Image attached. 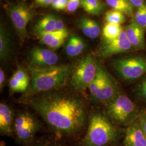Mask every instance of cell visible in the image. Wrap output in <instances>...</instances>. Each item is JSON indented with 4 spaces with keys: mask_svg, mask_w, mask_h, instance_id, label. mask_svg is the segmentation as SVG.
Segmentation results:
<instances>
[{
    "mask_svg": "<svg viewBox=\"0 0 146 146\" xmlns=\"http://www.w3.org/2000/svg\"><path fill=\"white\" fill-rule=\"evenodd\" d=\"M30 105L58 135H72L81 131L86 121L82 101L66 94L48 93L31 100Z\"/></svg>",
    "mask_w": 146,
    "mask_h": 146,
    "instance_id": "cell-1",
    "label": "cell"
},
{
    "mask_svg": "<svg viewBox=\"0 0 146 146\" xmlns=\"http://www.w3.org/2000/svg\"><path fill=\"white\" fill-rule=\"evenodd\" d=\"M67 65L54 66L47 67H36L29 66L31 84L28 94H37L58 88L64 85L70 73Z\"/></svg>",
    "mask_w": 146,
    "mask_h": 146,
    "instance_id": "cell-2",
    "label": "cell"
},
{
    "mask_svg": "<svg viewBox=\"0 0 146 146\" xmlns=\"http://www.w3.org/2000/svg\"><path fill=\"white\" fill-rule=\"evenodd\" d=\"M115 127L107 118L100 114L92 115L82 146H104L117 137Z\"/></svg>",
    "mask_w": 146,
    "mask_h": 146,
    "instance_id": "cell-3",
    "label": "cell"
},
{
    "mask_svg": "<svg viewBox=\"0 0 146 146\" xmlns=\"http://www.w3.org/2000/svg\"><path fill=\"white\" fill-rule=\"evenodd\" d=\"M98 70V63L91 55L81 60L73 73L71 84L77 90H84L88 87L95 78Z\"/></svg>",
    "mask_w": 146,
    "mask_h": 146,
    "instance_id": "cell-4",
    "label": "cell"
},
{
    "mask_svg": "<svg viewBox=\"0 0 146 146\" xmlns=\"http://www.w3.org/2000/svg\"><path fill=\"white\" fill-rule=\"evenodd\" d=\"M7 12L16 31L21 39L27 36V27L33 18L34 13L24 3L12 4L7 7Z\"/></svg>",
    "mask_w": 146,
    "mask_h": 146,
    "instance_id": "cell-5",
    "label": "cell"
},
{
    "mask_svg": "<svg viewBox=\"0 0 146 146\" xmlns=\"http://www.w3.org/2000/svg\"><path fill=\"white\" fill-rule=\"evenodd\" d=\"M40 128V124L34 116L27 112L20 114L16 119L14 131L18 141L27 143L32 141Z\"/></svg>",
    "mask_w": 146,
    "mask_h": 146,
    "instance_id": "cell-6",
    "label": "cell"
},
{
    "mask_svg": "<svg viewBox=\"0 0 146 146\" xmlns=\"http://www.w3.org/2000/svg\"><path fill=\"white\" fill-rule=\"evenodd\" d=\"M113 67L126 80H133L146 73V58L141 57L121 58L113 62Z\"/></svg>",
    "mask_w": 146,
    "mask_h": 146,
    "instance_id": "cell-7",
    "label": "cell"
},
{
    "mask_svg": "<svg viewBox=\"0 0 146 146\" xmlns=\"http://www.w3.org/2000/svg\"><path fill=\"white\" fill-rule=\"evenodd\" d=\"M135 110V106L131 100L125 95H118L110 101L108 106L109 115L117 122L124 123Z\"/></svg>",
    "mask_w": 146,
    "mask_h": 146,
    "instance_id": "cell-8",
    "label": "cell"
},
{
    "mask_svg": "<svg viewBox=\"0 0 146 146\" xmlns=\"http://www.w3.org/2000/svg\"><path fill=\"white\" fill-rule=\"evenodd\" d=\"M29 60L31 66L47 67L56 66L58 58L57 54L50 49L35 47L29 52Z\"/></svg>",
    "mask_w": 146,
    "mask_h": 146,
    "instance_id": "cell-9",
    "label": "cell"
},
{
    "mask_svg": "<svg viewBox=\"0 0 146 146\" xmlns=\"http://www.w3.org/2000/svg\"><path fill=\"white\" fill-rule=\"evenodd\" d=\"M133 47L123 30L117 38L110 41H105L100 54L102 57L107 58L114 54L131 50Z\"/></svg>",
    "mask_w": 146,
    "mask_h": 146,
    "instance_id": "cell-10",
    "label": "cell"
},
{
    "mask_svg": "<svg viewBox=\"0 0 146 146\" xmlns=\"http://www.w3.org/2000/svg\"><path fill=\"white\" fill-rule=\"evenodd\" d=\"M125 31L127 38L133 47L137 49H143L145 47L144 29L133 21L126 27Z\"/></svg>",
    "mask_w": 146,
    "mask_h": 146,
    "instance_id": "cell-11",
    "label": "cell"
},
{
    "mask_svg": "<svg viewBox=\"0 0 146 146\" xmlns=\"http://www.w3.org/2000/svg\"><path fill=\"white\" fill-rule=\"evenodd\" d=\"M125 146H146V136L141 125H131L125 131Z\"/></svg>",
    "mask_w": 146,
    "mask_h": 146,
    "instance_id": "cell-12",
    "label": "cell"
},
{
    "mask_svg": "<svg viewBox=\"0 0 146 146\" xmlns=\"http://www.w3.org/2000/svg\"><path fill=\"white\" fill-rule=\"evenodd\" d=\"M9 84L12 92H25L29 85V76L26 70L19 67L10 79Z\"/></svg>",
    "mask_w": 146,
    "mask_h": 146,
    "instance_id": "cell-13",
    "label": "cell"
},
{
    "mask_svg": "<svg viewBox=\"0 0 146 146\" xmlns=\"http://www.w3.org/2000/svg\"><path fill=\"white\" fill-rule=\"evenodd\" d=\"M116 93V86L110 75L107 73L103 84L94 99L100 102L110 101L117 96Z\"/></svg>",
    "mask_w": 146,
    "mask_h": 146,
    "instance_id": "cell-14",
    "label": "cell"
},
{
    "mask_svg": "<svg viewBox=\"0 0 146 146\" xmlns=\"http://www.w3.org/2000/svg\"><path fill=\"white\" fill-rule=\"evenodd\" d=\"M13 112L4 103L0 104V132L1 135L11 136L13 133Z\"/></svg>",
    "mask_w": 146,
    "mask_h": 146,
    "instance_id": "cell-15",
    "label": "cell"
},
{
    "mask_svg": "<svg viewBox=\"0 0 146 146\" xmlns=\"http://www.w3.org/2000/svg\"><path fill=\"white\" fill-rule=\"evenodd\" d=\"M78 27L84 35L90 38H97L100 34V28L95 21L89 18H82L78 21Z\"/></svg>",
    "mask_w": 146,
    "mask_h": 146,
    "instance_id": "cell-16",
    "label": "cell"
},
{
    "mask_svg": "<svg viewBox=\"0 0 146 146\" xmlns=\"http://www.w3.org/2000/svg\"><path fill=\"white\" fill-rule=\"evenodd\" d=\"M11 40L5 28L1 25L0 28V58L1 60L6 61L10 55Z\"/></svg>",
    "mask_w": 146,
    "mask_h": 146,
    "instance_id": "cell-17",
    "label": "cell"
},
{
    "mask_svg": "<svg viewBox=\"0 0 146 146\" xmlns=\"http://www.w3.org/2000/svg\"><path fill=\"white\" fill-rule=\"evenodd\" d=\"M84 48L83 40L78 36H73L68 40L65 48L66 52L70 57H75L81 54Z\"/></svg>",
    "mask_w": 146,
    "mask_h": 146,
    "instance_id": "cell-18",
    "label": "cell"
},
{
    "mask_svg": "<svg viewBox=\"0 0 146 146\" xmlns=\"http://www.w3.org/2000/svg\"><path fill=\"white\" fill-rule=\"evenodd\" d=\"M57 17L53 15H47L38 22L35 26L37 34L55 31V23Z\"/></svg>",
    "mask_w": 146,
    "mask_h": 146,
    "instance_id": "cell-19",
    "label": "cell"
},
{
    "mask_svg": "<svg viewBox=\"0 0 146 146\" xmlns=\"http://www.w3.org/2000/svg\"><path fill=\"white\" fill-rule=\"evenodd\" d=\"M107 72L102 67L98 64V70L95 78L93 82L89 86L88 88L92 96L95 98L98 93L104 81L105 75Z\"/></svg>",
    "mask_w": 146,
    "mask_h": 146,
    "instance_id": "cell-20",
    "label": "cell"
},
{
    "mask_svg": "<svg viewBox=\"0 0 146 146\" xmlns=\"http://www.w3.org/2000/svg\"><path fill=\"white\" fill-rule=\"evenodd\" d=\"M107 4L113 9L119 11L127 15H133V7L127 0H105Z\"/></svg>",
    "mask_w": 146,
    "mask_h": 146,
    "instance_id": "cell-21",
    "label": "cell"
},
{
    "mask_svg": "<svg viewBox=\"0 0 146 146\" xmlns=\"http://www.w3.org/2000/svg\"><path fill=\"white\" fill-rule=\"evenodd\" d=\"M123 31L121 25L106 23L102 30V34L105 40L110 41L119 36Z\"/></svg>",
    "mask_w": 146,
    "mask_h": 146,
    "instance_id": "cell-22",
    "label": "cell"
},
{
    "mask_svg": "<svg viewBox=\"0 0 146 146\" xmlns=\"http://www.w3.org/2000/svg\"><path fill=\"white\" fill-rule=\"evenodd\" d=\"M81 6L86 12L91 15H99L104 9L101 0H81Z\"/></svg>",
    "mask_w": 146,
    "mask_h": 146,
    "instance_id": "cell-23",
    "label": "cell"
},
{
    "mask_svg": "<svg viewBox=\"0 0 146 146\" xmlns=\"http://www.w3.org/2000/svg\"><path fill=\"white\" fill-rule=\"evenodd\" d=\"M104 20L107 23L121 25L125 22V17L123 13L112 9L106 13Z\"/></svg>",
    "mask_w": 146,
    "mask_h": 146,
    "instance_id": "cell-24",
    "label": "cell"
},
{
    "mask_svg": "<svg viewBox=\"0 0 146 146\" xmlns=\"http://www.w3.org/2000/svg\"><path fill=\"white\" fill-rule=\"evenodd\" d=\"M67 33H68L67 29L63 31H54L49 32V33H40L38 34V36L40 41L42 44H45L48 47L56 38Z\"/></svg>",
    "mask_w": 146,
    "mask_h": 146,
    "instance_id": "cell-25",
    "label": "cell"
},
{
    "mask_svg": "<svg viewBox=\"0 0 146 146\" xmlns=\"http://www.w3.org/2000/svg\"><path fill=\"white\" fill-rule=\"evenodd\" d=\"M135 21L137 25L145 29L146 28V5L145 4L138 8L136 11Z\"/></svg>",
    "mask_w": 146,
    "mask_h": 146,
    "instance_id": "cell-26",
    "label": "cell"
},
{
    "mask_svg": "<svg viewBox=\"0 0 146 146\" xmlns=\"http://www.w3.org/2000/svg\"><path fill=\"white\" fill-rule=\"evenodd\" d=\"M68 35V33H67L60 36L58 37L54 40V41L48 46V47L52 51L58 49V48H59L64 43L65 40L67 37Z\"/></svg>",
    "mask_w": 146,
    "mask_h": 146,
    "instance_id": "cell-27",
    "label": "cell"
},
{
    "mask_svg": "<svg viewBox=\"0 0 146 146\" xmlns=\"http://www.w3.org/2000/svg\"><path fill=\"white\" fill-rule=\"evenodd\" d=\"M80 5H81V0H69L66 11L70 13H74L78 9Z\"/></svg>",
    "mask_w": 146,
    "mask_h": 146,
    "instance_id": "cell-28",
    "label": "cell"
},
{
    "mask_svg": "<svg viewBox=\"0 0 146 146\" xmlns=\"http://www.w3.org/2000/svg\"><path fill=\"white\" fill-rule=\"evenodd\" d=\"M69 0H55L52 5L53 9L57 11H64L66 9Z\"/></svg>",
    "mask_w": 146,
    "mask_h": 146,
    "instance_id": "cell-29",
    "label": "cell"
},
{
    "mask_svg": "<svg viewBox=\"0 0 146 146\" xmlns=\"http://www.w3.org/2000/svg\"><path fill=\"white\" fill-rule=\"evenodd\" d=\"M55 0H34V5L37 7H45L52 5Z\"/></svg>",
    "mask_w": 146,
    "mask_h": 146,
    "instance_id": "cell-30",
    "label": "cell"
},
{
    "mask_svg": "<svg viewBox=\"0 0 146 146\" xmlns=\"http://www.w3.org/2000/svg\"><path fill=\"white\" fill-rule=\"evenodd\" d=\"M66 29L63 21L61 19L57 18L55 23V31H63Z\"/></svg>",
    "mask_w": 146,
    "mask_h": 146,
    "instance_id": "cell-31",
    "label": "cell"
},
{
    "mask_svg": "<svg viewBox=\"0 0 146 146\" xmlns=\"http://www.w3.org/2000/svg\"><path fill=\"white\" fill-rule=\"evenodd\" d=\"M128 1L131 5L135 7L139 8L142 5H145L143 0H127Z\"/></svg>",
    "mask_w": 146,
    "mask_h": 146,
    "instance_id": "cell-32",
    "label": "cell"
},
{
    "mask_svg": "<svg viewBox=\"0 0 146 146\" xmlns=\"http://www.w3.org/2000/svg\"><path fill=\"white\" fill-rule=\"evenodd\" d=\"M140 93L141 96L146 100V80H145L141 85L140 88Z\"/></svg>",
    "mask_w": 146,
    "mask_h": 146,
    "instance_id": "cell-33",
    "label": "cell"
},
{
    "mask_svg": "<svg viewBox=\"0 0 146 146\" xmlns=\"http://www.w3.org/2000/svg\"><path fill=\"white\" fill-rule=\"evenodd\" d=\"M5 75L3 70L1 68L0 69V88L1 91H2V89L3 88V87L5 86Z\"/></svg>",
    "mask_w": 146,
    "mask_h": 146,
    "instance_id": "cell-34",
    "label": "cell"
},
{
    "mask_svg": "<svg viewBox=\"0 0 146 146\" xmlns=\"http://www.w3.org/2000/svg\"><path fill=\"white\" fill-rule=\"evenodd\" d=\"M141 125L142 127V129H143V131H144V133H145V134L146 136V119L143 121V122L142 123Z\"/></svg>",
    "mask_w": 146,
    "mask_h": 146,
    "instance_id": "cell-35",
    "label": "cell"
},
{
    "mask_svg": "<svg viewBox=\"0 0 146 146\" xmlns=\"http://www.w3.org/2000/svg\"><path fill=\"white\" fill-rule=\"evenodd\" d=\"M32 146H48L47 143H39L36 145H34Z\"/></svg>",
    "mask_w": 146,
    "mask_h": 146,
    "instance_id": "cell-36",
    "label": "cell"
}]
</instances>
